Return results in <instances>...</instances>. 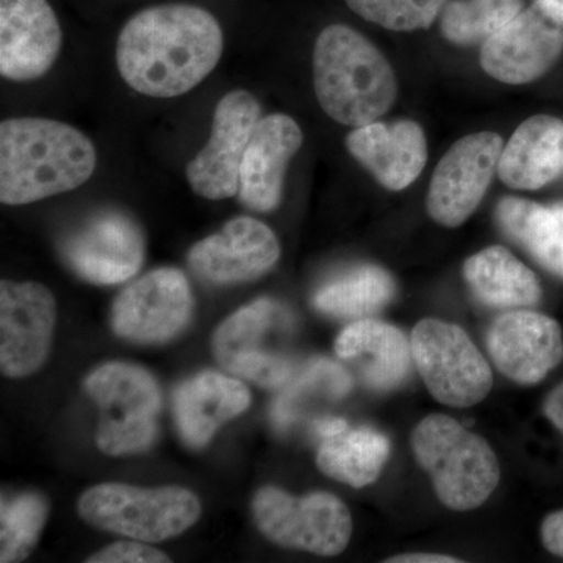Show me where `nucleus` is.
<instances>
[{"instance_id": "nucleus-38", "label": "nucleus", "mask_w": 563, "mask_h": 563, "mask_svg": "<svg viewBox=\"0 0 563 563\" xmlns=\"http://www.w3.org/2000/svg\"><path fill=\"white\" fill-rule=\"evenodd\" d=\"M555 2L562 3L563 5V0H555Z\"/></svg>"}, {"instance_id": "nucleus-28", "label": "nucleus", "mask_w": 563, "mask_h": 563, "mask_svg": "<svg viewBox=\"0 0 563 563\" xmlns=\"http://www.w3.org/2000/svg\"><path fill=\"white\" fill-rule=\"evenodd\" d=\"M521 11V0H453L442 11V33L457 46L484 44Z\"/></svg>"}, {"instance_id": "nucleus-26", "label": "nucleus", "mask_w": 563, "mask_h": 563, "mask_svg": "<svg viewBox=\"0 0 563 563\" xmlns=\"http://www.w3.org/2000/svg\"><path fill=\"white\" fill-rule=\"evenodd\" d=\"M496 217L507 235L563 279V228L551 207L509 196L499 201Z\"/></svg>"}, {"instance_id": "nucleus-3", "label": "nucleus", "mask_w": 563, "mask_h": 563, "mask_svg": "<svg viewBox=\"0 0 563 563\" xmlns=\"http://www.w3.org/2000/svg\"><path fill=\"white\" fill-rule=\"evenodd\" d=\"M314 95L333 121L363 128L379 120L398 96V84L383 52L354 29L325 27L313 49Z\"/></svg>"}, {"instance_id": "nucleus-35", "label": "nucleus", "mask_w": 563, "mask_h": 563, "mask_svg": "<svg viewBox=\"0 0 563 563\" xmlns=\"http://www.w3.org/2000/svg\"><path fill=\"white\" fill-rule=\"evenodd\" d=\"M387 563H461V559L453 555L433 554V553H410L399 554L387 559Z\"/></svg>"}, {"instance_id": "nucleus-2", "label": "nucleus", "mask_w": 563, "mask_h": 563, "mask_svg": "<svg viewBox=\"0 0 563 563\" xmlns=\"http://www.w3.org/2000/svg\"><path fill=\"white\" fill-rule=\"evenodd\" d=\"M98 154L79 129L46 118L0 124V201L25 206L73 191L91 179Z\"/></svg>"}, {"instance_id": "nucleus-37", "label": "nucleus", "mask_w": 563, "mask_h": 563, "mask_svg": "<svg viewBox=\"0 0 563 563\" xmlns=\"http://www.w3.org/2000/svg\"><path fill=\"white\" fill-rule=\"evenodd\" d=\"M551 210L554 211L555 217H558V220L561 222L563 228V202L555 203V206L551 207Z\"/></svg>"}, {"instance_id": "nucleus-13", "label": "nucleus", "mask_w": 563, "mask_h": 563, "mask_svg": "<svg viewBox=\"0 0 563 563\" xmlns=\"http://www.w3.org/2000/svg\"><path fill=\"white\" fill-rule=\"evenodd\" d=\"M261 120V103L250 91L228 92L218 102L210 139L187 166V180L196 195L222 201L239 192L244 152Z\"/></svg>"}, {"instance_id": "nucleus-24", "label": "nucleus", "mask_w": 563, "mask_h": 563, "mask_svg": "<svg viewBox=\"0 0 563 563\" xmlns=\"http://www.w3.org/2000/svg\"><path fill=\"white\" fill-rule=\"evenodd\" d=\"M463 277L481 302L496 309L537 306L542 299L536 274L503 246L472 255L463 265Z\"/></svg>"}, {"instance_id": "nucleus-10", "label": "nucleus", "mask_w": 563, "mask_h": 563, "mask_svg": "<svg viewBox=\"0 0 563 563\" xmlns=\"http://www.w3.org/2000/svg\"><path fill=\"white\" fill-rule=\"evenodd\" d=\"M563 52V5L536 0L483 44L481 65L488 76L507 85L540 79Z\"/></svg>"}, {"instance_id": "nucleus-27", "label": "nucleus", "mask_w": 563, "mask_h": 563, "mask_svg": "<svg viewBox=\"0 0 563 563\" xmlns=\"http://www.w3.org/2000/svg\"><path fill=\"white\" fill-rule=\"evenodd\" d=\"M395 280L379 266L363 265L335 277L314 292L313 306L339 318L369 317L395 296Z\"/></svg>"}, {"instance_id": "nucleus-7", "label": "nucleus", "mask_w": 563, "mask_h": 563, "mask_svg": "<svg viewBox=\"0 0 563 563\" xmlns=\"http://www.w3.org/2000/svg\"><path fill=\"white\" fill-rule=\"evenodd\" d=\"M292 328L290 310L272 298H261L236 310L218 325L211 339L217 362L239 379L263 388H284L298 373L296 363L272 346V339Z\"/></svg>"}, {"instance_id": "nucleus-33", "label": "nucleus", "mask_w": 563, "mask_h": 563, "mask_svg": "<svg viewBox=\"0 0 563 563\" xmlns=\"http://www.w3.org/2000/svg\"><path fill=\"white\" fill-rule=\"evenodd\" d=\"M542 542L550 553L563 559V510H558L544 518Z\"/></svg>"}, {"instance_id": "nucleus-15", "label": "nucleus", "mask_w": 563, "mask_h": 563, "mask_svg": "<svg viewBox=\"0 0 563 563\" xmlns=\"http://www.w3.org/2000/svg\"><path fill=\"white\" fill-rule=\"evenodd\" d=\"M57 303L38 282L0 284V369L10 379L38 372L49 357Z\"/></svg>"}, {"instance_id": "nucleus-16", "label": "nucleus", "mask_w": 563, "mask_h": 563, "mask_svg": "<svg viewBox=\"0 0 563 563\" xmlns=\"http://www.w3.org/2000/svg\"><path fill=\"white\" fill-rule=\"evenodd\" d=\"M279 257V240L265 222L236 217L196 243L188 252V265L203 282L235 285L258 279Z\"/></svg>"}, {"instance_id": "nucleus-34", "label": "nucleus", "mask_w": 563, "mask_h": 563, "mask_svg": "<svg viewBox=\"0 0 563 563\" xmlns=\"http://www.w3.org/2000/svg\"><path fill=\"white\" fill-rule=\"evenodd\" d=\"M543 412L548 420L553 422L555 428L563 433V384L558 385L548 395L547 401L543 404Z\"/></svg>"}, {"instance_id": "nucleus-12", "label": "nucleus", "mask_w": 563, "mask_h": 563, "mask_svg": "<svg viewBox=\"0 0 563 563\" xmlns=\"http://www.w3.org/2000/svg\"><path fill=\"white\" fill-rule=\"evenodd\" d=\"M63 261L70 272L95 285H117L139 274L146 254L143 231L131 214L96 211L63 236Z\"/></svg>"}, {"instance_id": "nucleus-8", "label": "nucleus", "mask_w": 563, "mask_h": 563, "mask_svg": "<svg viewBox=\"0 0 563 563\" xmlns=\"http://www.w3.org/2000/svg\"><path fill=\"white\" fill-rule=\"evenodd\" d=\"M252 515L269 542L325 558L342 554L352 536L350 509L328 492L296 498L268 485L255 493Z\"/></svg>"}, {"instance_id": "nucleus-22", "label": "nucleus", "mask_w": 563, "mask_h": 563, "mask_svg": "<svg viewBox=\"0 0 563 563\" xmlns=\"http://www.w3.org/2000/svg\"><path fill=\"white\" fill-rule=\"evenodd\" d=\"M335 352L354 362L363 383L373 390L399 387L412 369V346L395 325L376 320L352 322L335 340Z\"/></svg>"}, {"instance_id": "nucleus-5", "label": "nucleus", "mask_w": 563, "mask_h": 563, "mask_svg": "<svg viewBox=\"0 0 563 563\" xmlns=\"http://www.w3.org/2000/svg\"><path fill=\"white\" fill-rule=\"evenodd\" d=\"M77 510L92 528L161 543L190 529L201 517L202 506L195 493L177 485L140 488L106 483L81 493Z\"/></svg>"}, {"instance_id": "nucleus-19", "label": "nucleus", "mask_w": 563, "mask_h": 563, "mask_svg": "<svg viewBox=\"0 0 563 563\" xmlns=\"http://www.w3.org/2000/svg\"><path fill=\"white\" fill-rule=\"evenodd\" d=\"M302 143L301 128L288 114L273 113L258 121L240 168L236 196L246 209L268 213L279 207L288 163Z\"/></svg>"}, {"instance_id": "nucleus-17", "label": "nucleus", "mask_w": 563, "mask_h": 563, "mask_svg": "<svg viewBox=\"0 0 563 563\" xmlns=\"http://www.w3.org/2000/svg\"><path fill=\"white\" fill-rule=\"evenodd\" d=\"M487 350L499 373L514 383L539 384L563 361L562 329L547 314L512 310L492 322Z\"/></svg>"}, {"instance_id": "nucleus-18", "label": "nucleus", "mask_w": 563, "mask_h": 563, "mask_svg": "<svg viewBox=\"0 0 563 563\" xmlns=\"http://www.w3.org/2000/svg\"><path fill=\"white\" fill-rule=\"evenodd\" d=\"M63 33L47 0H0V74L32 81L49 73L62 49Z\"/></svg>"}, {"instance_id": "nucleus-30", "label": "nucleus", "mask_w": 563, "mask_h": 563, "mask_svg": "<svg viewBox=\"0 0 563 563\" xmlns=\"http://www.w3.org/2000/svg\"><path fill=\"white\" fill-rule=\"evenodd\" d=\"M352 379L342 366L325 358L310 362L306 368L295 374V377L285 385L287 390L274 404L273 420L277 428L284 429L292 421V409L299 399L307 395L321 393V395L340 398L350 391Z\"/></svg>"}, {"instance_id": "nucleus-29", "label": "nucleus", "mask_w": 563, "mask_h": 563, "mask_svg": "<svg viewBox=\"0 0 563 563\" xmlns=\"http://www.w3.org/2000/svg\"><path fill=\"white\" fill-rule=\"evenodd\" d=\"M49 504L41 493L25 492L0 504V562L25 561L46 526Z\"/></svg>"}, {"instance_id": "nucleus-32", "label": "nucleus", "mask_w": 563, "mask_h": 563, "mask_svg": "<svg viewBox=\"0 0 563 563\" xmlns=\"http://www.w3.org/2000/svg\"><path fill=\"white\" fill-rule=\"evenodd\" d=\"M88 563H168L172 558L140 540H125L102 548L87 559Z\"/></svg>"}, {"instance_id": "nucleus-6", "label": "nucleus", "mask_w": 563, "mask_h": 563, "mask_svg": "<svg viewBox=\"0 0 563 563\" xmlns=\"http://www.w3.org/2000/svg\"><path fill=\"white\" fill-rule=\"evenodd\" d=\"M84 388L101 412L96 446L111 457L150 450L158 435L162 391L147 369L109 362L92 369Z\"/></svg>"}, {"instance_id": "nucleus-11", "label": "nucleus", "mask_w": 563, "mask_h": 563, "mask_svg": "<svg viewBox=\"0 0 563 563\" xmlns=\"http://www.w3.org/2000/svg\"><path fill=\"white\" fill-rule=\"evenodd\" d=\"M190 282L177 268H157L132 282L114 299L110 324L132 343L172 342L191 321Z\"/></svg>"}, {"instance_id": "nucleus-14", "label": "nucleus", "mask_w": 563, "mask_h": 563, "mask_svg": "<svg viewBox=\"0 0 563 563\" xmlns=\"http://www.w3.org/2000/svg\"><path fill=\"white\" fill-rule=\"evenodd\" d=\"M504 141L479 132L455 141L437 165L428 191L429 217L444 228H459L476 211L498 173Z\"/></svg>"}, {"instance_id": "nucleus-21", "label": "nucleus", "mask_w": 563, "mask_h": 563, "mask_svg": "<svg viewBox=\"0 0 563 563\" xmlns=\"http://www.w3.org/2000/svg\"><path fill=\"white\" fill-rule=\"evenodd\" d=\"M250 404V388L239 377L202 372L174 391V420L188 446L203 448L222 424L246 412Z\"/></svg>"}, {"instance_id": "nucleus-9", "label": "nucleus", "mask_w": 563, "mask_h": 563, "mask_svg": "<svg viewBox=\"0 0 563 563\" xmlns=\"http://www.w3.org/2000/svg\"><path fill=\"white\" fill-rule=\"evenodd\" d=\"M415 368L437 401L450 407H473L487 398L493 373L468 333L453 324L426 318L415 325Z\"/></svg>"}, {"instance_id": "nucleus-23", "label": "nucleus", "mask_w": 563, "mask_h": 563, "mask_svg": "<svg viewBox=\"0 0 563 563\" xmlns=\"http://www.w3.org/2000/svg\"><path fill=\"white\" fill-rule=\"evenodd\" d=\"M563 172V121L536 114L515 131L498 163L499 179L514 190H540Z\"/></svg>"}, {"instance_id": "nucleus-20", "label": "nucleus", "mask_w": 563, "mask_h": 563, "mask_svg": "<svg viewBox=\"0 0 563 563\" xmlns=\"http://www.w3.org/2000/svg\"><path fill=\"white\" fill-rule=\"evenodd\" d=\"M347 151L374 179L391 191L412 185L428 163V140L413 121L379 122L354 129Z\"/></svg>"}, {"instance_id": "nucleus-31", "label": "nucleus", "mask_w": 563, "mask_h": 563, "mask_svg": "<svg viewBox=\"0 0 563 563\" xmlns=\"http://www.w3.org/2000/svg\"><path fill=\"white\" fill-rule=\"evenodd\" d=\"M363 20L395 32L429 29L448 0H344Z\"/></svg>"}, {"instance_id": "nucleus-36", "label": "nucleus", "mask_w": 563, "mask_h": 563, "mask_svg": "<svg viewBox=\"0 0 563 563\" xmlns=\"http://www.w3.org/2000/svg\"><path fill=\"white\" fill-rule=\"evenodd\" d=\"M346 429H350V424L343 418H324V420L314 422V432L322 440L339 435V433L346 431Z\"/></svg>"}, {"instance_id": "nucleus-1", "label": "nucleus", "mask_w": 563, "mask_h": 563, "mask_svg": "<svg viewBox=\"0 0 563 563\" xmlns=\"http://www.w3.org/2000/svg\"><path fill=\"white\" fill-rule=\"evenodd\" d=\"M222 49L221 25L210 11L165 3L140 11L122 27L117 65L125 84L140 95L177 98L210 76Z\"/></svg>"}, {"instance_id": "nucleus-4", "label": "nucleus", "mask_w": 563, "mask_h": 563, "mask_svg": "<svg viewBox=\"0 0 563 563\" xmlns=\"http://www.w3.org/2000/svg\"><path fill=\"white\" fill-rule=\"evenodd\" d=\"M412 448L448 509H476L498 487L501 472L490 444L454 418L442 413L426 417L415 428Z\"/></svg>"}, {"instance_id": "nucleus-25", "label": "nucleus", "mask_w": 563, "mask_h": 563, "mask_svg": "<svg viewBox=\"0 0 563 563\" xmlns=\"http://www.w3.org/2000/svg\"><path fill=\"white\" fill-rule=\"evenodd\" d=\"M390 455V442L372 428L346 429L322 440L317 465L331 479L362 488L373 484Z\"/></svg>"}]
</instances>
